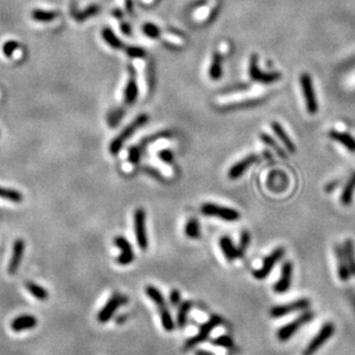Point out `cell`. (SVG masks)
Wrapping results in <instances>:
<instances>
[{"label":"cell","mask_w":355,"mask_h":355,"mask_svg":"<svg viewBox=\"0 0 355 355\" xmlns=\"http://www.w3.org/2000/svg\"><path fill=\"white\" fill-rule=\"evenodd\" d=\"M148 121H149L148 114H140V116H137L131 124H129L128 126H126L123 131H121L120 134H118L116 137H114V140L112 141V142H111V144H110L111 154L117 155L118 152L121 150V148H123L126 141H127L129 137L134 134L137 129L143 127V126L146 125Z\"/></svg>","instance_id":"cell-1"},{"label":"cell","mask_w":355,"mask_h":355,"mask_svg":"<svg viewBox=\"0 0 355 355\" xmlns=\"http://www.w3.org/2000/svg\"><path fill=\"white\" fill-rule=\"evenodd\" d=\"M315 317L314 311L304 310L302 314L297 316L295 319L291 320V322L286 324V325L281 326L279 330L277 331V338L280 341H287L291 339L294 334L299 331L301 327L306 325L309 322H311Z\"/></svg>","instance_id":"cell-2"},{"label":"cell","mask_w":355,"mask_h":355,"mask_svg":"<svg viewBox=\"0 0 355 355\" xmlns=\"http://www.w3.org/2000/svg\"><path fill=\"white\" fill-rule=\"evenodd\" d=\"M219 324H221V317H220V316H218V315L211 316V317H210L207 320V322L202 324L201 327H200V330H198V332H197V334H195L194 337H192V338L188 339V340L186 341L185 346H184V349L185 350L192 349L195 346L200 345L201 342H203V341L207 340V339L209 338L210 333L212 332V330H215L216 327L219 325Z\"/></svg>","instance_id":"cell-3"},{"label":"cell","mask_w":355,"mask_h":355,"mask_svg":"<svg viewBox=\"0 0 355 355\" xmlns=\"http://www.w3.org/2000/svg\"><path fill=\"white\" fill-rule=\"evenodd\" d=\"M335 331V326L333 323L326 322L324 323L318 333L311 339L310 342L306 346V348L303 349L302 355H314L317 350L325 343L333 335Z\"/></svg>","instance_id":"cell-4"},{"label":"cell","mask_w":355,"mask_h":355,"mask_svg":"<svg viewBox=\"0 0 355 355\" xmlns=\"http://www.w3.org/2000/svg\"><path fill=\"white\" fill-rule=\"evenodd\" d=\"M300 85L302 89V95L306 102V108L310 114H316L318 111V102L316 97L312 80L308 73H303L300 76Z\"/></svg>","instance_id":"cell-5"},{"label":"cell","mask_w":355,"mask_h":355,"mask_svg":"<svg viewBox=\"0 0 355 355\" xmlns=\"http://www.w3.org/2000/svg\"><path fill=\"white\" fill-rule=\"evenodd\" d=\"M310 307V300L302 297V299L292 301L289 303L279 304V306H274L270 309V315L273 318H280L284 316L291 314V312L295 311H304L308 310V308Z\"/></svg>","instance_id":"cell-6"},{"label":"cell","mask_w":355,"mask_h":355,"mask_svg":"<svg viewBox=\"0 0 355 355\" xmlns=\"http://www.w3.org/2000/svg\"><path fill=\"white\" fill-rule=\"evenodd\" d=\"M284 256H285V248L284 247L276 248L272 253L264 258L261 268H258L254 271V277L258 280L265 279V278L271 273V271L273 270L274 265H276L280 259H282Z\"/></svg>","instance_id":"cell-7"},{"label":"cell","mask_w":355,"mask_h":355,"mask_svg":"<svg viewBox=\"0 0 355 355\" xmlns=\"http://www.w3.org/2000/svg\"><path fill=\"white\" fill-rule=\"evenodd\" d=\"M201 211L204 216L217 217L226 221H235L240 218V213L234 209L227 207H220L215 203H205L202 205Z\"/></svg>","instance_id":"cell-8"},{"label":"cell","mask_w":355,"mask_h":355,"mask_svg":"<svg viewBox=\"0 0 355 355\" xmlns=\"http://www.w3.org/2000/svg\"><path fill=\"white\" fill-rule=\"evenodd\" d=\"M249 76L250 79L255 82L263 83V85H270V83L277 82L281 79V74L278 72H272V73H265L259 70L257 64V56L253 55L250 57L249 62Z\"/></svg>","instance_id":"cell-9"},{"label":"cell","mask_w":355,"mask_h":355,"mask_svg":"<svg viewBox=\"0 0 355 355\" xmlns=\"http://www.w3.org/2000/svg\"><path fill=\"white\" fill-rule=\"evenodd\" d=\"M126 301H127V297L125 295H120V294L118 293L112 294V296H111L108 302L105 303V306L99 310L97 315L98 322L108 323L109 320L113 317V315L116 314L118 308H119L121 304H124Z\"/></svg>","instance_id":"cell-10"},{"label":"cell","mask_w":355,"mask_h":355,"mask_svg":"<svg viewBox=\"0 0 355 355\" xmlns=\"http://www.w3.org/2000/svg\"><path fill=\"white\" fill-rule=\"evenodd\" d=\"M134 230L137 246L146 250L148 248V236L146 230V212L143 209H137L134 213Z\"/></svg>","instance_id":"cell-11"},{"label":"cell","mask_w":355,"mask_h":355,"mask_svg":"<svg viewBox=\"0 0 355 355\" xmlns=\"http://www.w3.org/2000/svg\"><path fill=\"white\" fill-rule=\"evenodd\" d=\"M114 245L120 249V255L117 258L118 264L128 265L134 261V251H133V247L127 239L124 236H117L114 239Z\"/></svg>","instance_id":"cell-12"},{"label":"cell","mask_w":355,"mask_h":355,"mask_svg":"<svg viewBox=\"0 0 355 355\" xmlns=\"http://www.w3.org/2000/svg\"><path fill=\"white\" fill-rule=\"evenodd\" d=\"M292 276H293V264L292 262L286 261L282 263L280 278L273 286V291L276 293H285L287 292L292 284Z\"/></svg>","instance_id":"cell-13"},{"label":"cell","mask_w":355,"mask_h":355,"mask_svg":"<svg viewBox=\"0 0 355 355\" xmlns=\"http://www.w3.org/2000/svg\"><path fill=\"white\" fill-rule=\"evenodd\" d=\"M25 249H26L25 240H22V239L15 240V242L13 245V253H12V256H11L10 263H9V273L10 274H15L18 272L19 266H20L21 262H22V257H24Z\"/></svg>","instance_id":"cell-14"},{"label":"cell","mask_w":355,"mask_h":355,"mask_svg":"<svg viewBox=\"0 0 355 355\" xmlns=\"http://www.w3.org/2000/svg\"><path fill=\"white\" fill-rule=\"evenodd\" d=\"M256 160H257L256 155H249L247 156V157L242 158L241 160H239V162L235 163L234 165L231 167L230 171H228V178H230L231 180H236V179H239L255 162H256Z\"/></svg>","instance_id":"cell-15"},{"label":"cell","mask_w":355,"mask_h":355,"mask_svg":"<svg viewBox=\"0 0 355 355\" xmlns=\"http://www.w3.org/2000/svg\"><path fill=\"white\" fill-rule=\"evenodd\" d=\"M137 96H139V87H137L135 72L133 68H129V79L125 88V103L127 105H133L136 102Z\"/></svg>","instance_id":"cell-16"},{"label":"cell","mask_w":355,"mask_h":355,"mask_svg":"<svg viewBox=\"0 0 355 355\" xmlns=\"http://www.w3.org/2000/svg\"><path fill=\"white\" fill-rule=\"evenodd\" d=\"M334 254H335V257H337V262H338V276H339V278H340L341 281H348L352 274H350L348 264H347L345 254H343L342 246L335 245L334 246Z\"/></svg>","instance_id":"cell-17"},{"label":"cell","mask_w":355,"mask_h":355,"mask_svg":"<svg viewBox=\"0 0 355 355\" xmlns=\"http://www.w3.org/2000/svg\"><path fill=\"white\" fill-rule=\"evenodd\" d=\"M37 325V318L35 316L25 314L21 316H18L17 318H14L11 323V327L14 332H21L25 330H30L36 327Z\"/></svg>","instance_id":"cell-18"},{"label":"cell","mask_w":355,"mask_h":355,"mask_svg":"<svg viewBox=\"0 0 355 355\" xmlns=\"http://www.w3.org/2000/svg\"><path fill=\"white\" fill-rule=\"evenodd\" d=\"M271 128H272V131L274 132V134L277 135L278 139L281 141V143L287 149L288 152L294 154V152H295V144L293 143L291 137L288 136L285 129L282 128V126L279 123H277V121H273V123L271 124Z\"/></svg>","instance_id":"cell-19"},{"label":"cell","mask_w":355,"mask_h":355,"mask_svg":"<svg viewBox=\"0 0 355 355\" xmlns=\"http://www.w3.org/2000/svg\"><path fill=\"white\" fill-rule=\"evenodd\" d=\"M329 136L331 140H333L335 142L340 143L341 146L345 147L349 152H355V139L353 136L338 131H331L329 133Z\"/></svg>","instance_id":"cell-20"},{"label":"cell","mask_w":355,"mask_h":355,"mask_svg":"<svg viewBox=\"0 0 355 355\" xmlns=\"http://www.w3.org/2000/svg\"><path fill=\"white\" fill-rule=\"evenodd\" d=\"M219 246L220 249L223 251V254L225 255V257L227 258L228 262L234 261L235 258H238V253H236V247L233 243L232 239L230 236H221L219 240Z\"/></svg>","instance_id":"cell-21"},{"label":"cell","mask_w":355,"mask_h":355,"mask_svg":"<svg viewBox=\"0 0 355 355\" xmlns=\"http://www.w3.org/2000/svg\"><path fill=\"white\" fill-rule=\"evenodd\" d=\"M221 64H223V57H221L219 52H213L211 65H210V68H209V76L210 79L213 80V81L219 80L221 78V75H223V67H221Z\"/></svg>","instance_id":"cell-22"},{"label":"cell","mask_w":355,"mask_h":355,"mask_svg":"<svg viewBox=\"0 0 355 355\" xmlns=\"http://www.w3.org/2000/svg\"><path fill=\"white\" fill-rule=\"evenodd\" d=\"M343 254H345L347 264H348V268L350 271V274L353 277H355V245L353 242V240L347 239L342 245Z\"/></svg>","instance_id":"cell-23"},{"label":"cell","mask_w":355,"mask_h":355,"mask_svg":"<svg viewBox=\"0 0 355 355\" xmlns=\"http://www.w3.org/2000/svg\"><path fill=\"white\" fill-rule=\"evenodd\" d=\"M193 303L190 301H185V302H181L178 306V312H177V325L179 329H184L187 324V320H188V314L192 309Z\"/></svg>","instance_id":"cell-24"},{"label":"cell","mask_w":355,"mask_h":355,"mask_svg":"<svg viewBox=\"0 0 355 355\" xmlns=\"http://www.w3.org/2000/svg\"><path fill=\"white\" fill-rule=\"evenodd\" d=\"M354 192H355V173L350 175V178L348 179V181L346 182V185L342 189L340 201L343 205H347V207L350 205V203H352L353 201Z\"/></svg>","instance_id":"cell-25"},{"label":"cell","mask_w":355,"mask_h":355,"mask_svg":"<svg viewBox=\"0 0 355 355\" xmlns=\"http://www.w3.org/2000/svg\"><path fill=\"white\" fill-rule=\"evenodd\" d=\"M146 294L149 299H150L152 302L157 306L158 310L164 307H166L165 297H164L163 293L160 292L157 287H155V286H152V285H148L146 287Z\"/></svg>","instance_id":"cell-26"},{"label":"cell","mask_w":355,"mask_h":355,"mask_svg":"<svg viewBox=\"0 0 355 355\" xmlns=\"http://www.w3.org/2000/svg\"><path fill=\"white\" fill-rule=\"evenodd\" d=\"M102 37H103V40H104L112 49H114V50H123L124 49L123 42H121L119 38L117 37L116 34H114L110 28L103 29Z\"/></svg>","instance_id":"cell-27"},{"label":"cell","mask_w":355,"mask_h":355,"mask_svg":"<svg viewBox=\"0 0 355 355\" xmlns=\"http://www.w3.org/2000/svg\"><path fill=\"white\" fill-rule=\"evenodd\" d=\"M26 288L28 289V292L32 294V295L35 297V299L40 301H45L49 299V293L44 287H42L41 285L36 284V282H27Z\"/></svg>","instance_id":"cell-28"},{"label":"cell","mask_w":355,"mask_h":355,"mask_svg":"<svg viewBox=\"0 0 355 355\" xmlns=\"http://www.w3.org/2000/svg\"><path fill=\"white\" fill-rule=\"evenodd\" d=\"M159 315H160V320H162V325L164 327V330L167 332L173 331L175 327V323L173 317H172L171 315L170 309L167 307L159 309Z\"/></svg>","instance_id":"cell-29"},{"label":"cell","mask_w":355,"mask_h":355,"mask_svg":"<svg viewBox=\"0 0 355 355\" xmlns=\"http://www.w3.org/2000/svg\"><path fill=\"white\" fill-rule=\"evenodd\" d=\"M185 234L190 239H198L201 235L200 224H198L197 219L192 218L187 221L185 226Z\"/></svg>","instance_id":"cell-30"},{"label":"cell","mask_w":355,"mask_h":355,"mask_svg":"<svg viewBox=\"0 0 355 355\" xmlns=\"http://www.w3.org/2000/svg\"><path fill=\"white\" fill-rule=\"evenodd\" d=\"M0 197L5 198L7 201L14 202V203H20V202H22V200H24L22 194L19 193L18 190L4 188V187H0Z\"/></svg>","instance_id":"cell-31"},{"label":"cell","mask_w":355,"mask_h":355,"mask_svg":"<svg viewBox=\"0 0 355 355\" xmlns=\"http://www.w3.org/2000/svg\"><path fill=\"white\" fill-rule=\"evenodd\" d=\"M250 242V234L248 231H243L241 236H240L239 246L236 247V253H238V258L243 257V255L246 253V249L249 246Z\"/></svg>","instance_id":"cell-32"},{"label":"cell","mask_w":355,"mask_h":355,"mask_svg":"<svg viewBox=\"0 0 355 355\" xmlns=\"http://www.w3.org/2000/svg\"><path fill=\"white\" fill-rule=\"evenodd\" d=\"M259 137H261V140H262L263 143H265L266 146H269L270 148H272L273 150L276 151L278 155H280L282 158H286V154L284 152V150H282V149L279 146H278V143L270 135L265 134V133H262V134L259 135Z\"/></svg>","instance_id":"cell-33"},{"label":"cell","mask_w":355,"mask_h":355,"mask_svg":"<svg viewBox=\"0 0 355 355\" xmlns=\"http://www.w3.org/2000/svg\"><path fill=\"white\" fill-rule=\"evenodd\" d=\"M57 18L56 12H47V11L36 10L33 12V19L40 22H51Z\"/></svg>","instance_id":"cell-34"},{"label":"cell","mask_w":355,"mask_h":355,"mask_svg":"<svg viewBox=\"0 0 355 355\" xmlns=\"http://www.w3.org/2000/svg\"><path fill=\"white\" fill-rule=\"evenodd\" d=\"M125 116V111L121 109H117L112 111L109 116V125L111 127H116V126L120 123V120L123 119V117Z\"/></svg>","instance_id":"cell-35"},{"label":"cell","mask_w":355,"mask_h":355,"mask_svg":"<svg viewBox=\"0 0 355 355\" xmlns=\"http://www.w3.org/2000/svg\"><path fill=\"white\" fill-rule=\"evenodd\" d=\"M212 345L219 346V347H225V348H230L233 346V340L230 335H219L216 339L212 340Z\"/></svg>","instance_id":"cell-36"},{"label":"cell","mask_w":355,"mask_h":355,"mask_svg":"<svg viewBox=\"0 0 355 355\" xmlns=\"http://www.w3.org/2000/svg\"><path fill=\"white\" fill-rule=\"evenodd\" d=\"M126 53H127L128 57H131V58H136V59H141L146 57V51H144L142 48H139V47L126 48Z\"/></svg>","instance_id":"cell-37"},{"label":"cell","mask_w":355,"mask_h":355,"mask_svg":"<svg viewBox=\"0 0 355 355\" xmlns=\"http://www.w3.org/2000/svg\"><path fill=\"white\" fill-rule=\"evenodd\" d=\"M143 32L148 37L154 38L156 40L160 35V30L157 26L152 25V24H146L143 26Z\"/></svg>","instance_id":"cell-38"},{"label":"cell","mask_w":355,"mask_h":355,"mask_svg":"<svg viewBox=\"0 0 355 355\" xmlns=\"http://www.w3.org/2000/svg\"><path fill=\"white\" fill-rule=\"evenodd\" d=\"M98 11H99L98 6H96V5L90 6V7H88V9L83 13L75 15V18L78 19L79 21H83V20H86V19L93 17V15H95V14H97Z\"/></svg>","instance_id":"cell-39"},{"label":"cell","mask_w":355,"mask_h":355,"mask_svg":"<svg viewBox=\"0 0 355 355\" xmlns=\"http://www.w3.org/2000/svg\"><path fill=\"white\" fill-rule=\"evenodd\" d=\"M141 155H142V149H141V147L131 148V150H129V155H128L129 162L133 163V164H136L140 160Z\"/></svg>","instance_id":"cell-40"},{"label":"cell","mask_w":355,"mask_h":355,"mask_svg":"<svg viewBox=\"0 0 355 355\" xmlns=\"http://www.w3.org/2000/svg\"><path fill=\"white\" fill-rule=\"evenodd\" d=\"M170 302L173 307H178L181 303V293L178 289H172L170 293Z\"/></svg>","instance_id":"cell-41"},{"label":"cell","mask_w":355,"mask_h":355,"mask_svg":"<svg viewBox=\"0 0 355 355\" xmlns=\"http://www.w3.org/2000/svg\"><path fill=\"white\" fill-rule=\"evenodd\" d=\"M159 158L166 164H172L174 160V155L169 149H165V150H162L159 152Z\"/></svg>","instance_id":"cell-42"},{"label":"cell","mask_w":355,"mask_h":355,"mask_svg":"<svg viewBox=\"0 0 355 355\" xmlns=\"http://www.w3.org/2000/svg\"><path fill=\"white\" fill-rule=\"evenodd\" d=\"M19 48V44L15 43V42H7V43L4 45V53H5L6 57L12 56V53Z\"/></svg>","instance_id":"cell-43"},{"label":"cell","mask_w":355,"mask_h":355,"mask_svg":"<svg viewBox=\"0 0 355 355\" xmlns=\"http://www.w3.org/2000/svg\"><path fill=\"white\" fill-rule=\"evenodd\" d=\"M121 30H123L126 35H129V34H131V28H129V26H127L126 24L121 25Z\"/></svg>","instance_id":"cell-44"}]
</instances>
